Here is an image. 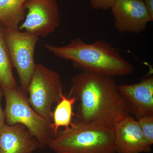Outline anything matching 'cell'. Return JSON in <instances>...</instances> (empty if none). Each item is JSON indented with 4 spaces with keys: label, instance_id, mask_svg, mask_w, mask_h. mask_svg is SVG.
Returning a JSON list of instances; mask_svg holds the SVG:
<instances>
[{
    "label": "cell",
    "instance_id": "6da1fadb",
    "mask_svg": "<svg viewBox=\"0 0 153 153\" xmlns=\"http://www.w3.org/2000/svg\"><path fill=\"white\" fill-rule=\"evenodd\" d=\"M68 96L79 101L74 120L113 127L131 115L113 77L82 71L71 78Z\"/></svg>",
    "mask_w": 153,
    "mask_h": 153
},
{
    "label": "cell",
    "instance_id": "7a4b0ae2",
    "mask_svg": "<svg viewBox=\"0 0 153 153\" xmlns=\"http://www.w3.org/2000/svg\"><path fill=\"white\" fill-rule=\"evenodd\" d=\"M44 47L56 57L71 61L75 68L82 71L113 78L128 76L134 72L131 63L116 48L103 40L88 44L76 38L65 46L46 44Z\"/></svg>",
    "mask_w": 153,
    "mask_h": 153
},
{
    "label": "cell",
    "instance_id": "3957f363",
    "mask_svg": "<svg viewBox=\"0 0 153 153\" xmlns=\"http://www.w3.org/2000/svg\"><path fill=\"white\" fill-rule=\"evenodd\" d=\"M48 146L56 153H117L113 127L75 120L58 131Z\"/></svg>",
    "mask_w": 153,
    "mask_h": 153
},
{
    "label": "cell",
    "instance_id": "277c9868",
    "mask_svg": "<svg viewBox=\"0 0 153 153\" xmlns=\"http://www.w3.org/2000/svg\"><path fill=\"white\" fill-rule=\"evenodd\" d=\"M5 123L8 125L20 123L25 126L38 141L40 149L48 146L54 137L52 123L48 121L33 109L20 86L4 89Z\"/></svg>",
    "mask_w": 153,
    "mask_h": 153
},
{
    "label": "cell",
    "instance_id": "5b68a950",
    "mask_svg": "<svg viewBox=\"0 0 153 153\" xmlns=\"http://www.w3.org/2000/svg\"><path fill=\"white\" fill-rule=\"evenodd\" d=\"M60 75L43 64H36L28 85V101L37 113L52 123V107L59 102L63 95Z\"/></svg>",
    "mask_w": 153,
    "mask_h": 153
},
{
    "label": "cell",
    "instance_id": "8992f818",
    "mask_svg": "<svg viewBox=\"0 0 153 153\" xmlns=\"http://www.w3.org/2000/svg\"><path fill=\"white\" fill-rule=\"evenodd\" d=\"M4 33L12 66L19 76L20 87L27 95V89L36 68L34 55L39 37L18 28L4 27Z\"/></svg>",
    "mask_w": 153,
    "mask_h": 153
},
{
    "label": "cell",
    "instance_id": "52a82bcc",
    "mask_svg": "<svg viewBox=\"0 0 153 153\" xmlns=\"http://www.w3.org/2000/svg\"><path fill=\"white\" fill-rule=\"evenodd\" d=\"M24 22L18 29L45 38L55 32L60 24L57 0H27Z\"/></svg>",
    "mask_w": 153,
    "mask_h": 153
},
{
    "label": "cell",
    "instance_id": "ba28073f",
    "mask_svg": "<svg viewBox=\"0 0 153 153\" xmlns=\"http://www.w3.org/2000/svg\"><path fill=\"white\" fill-rule=\"evenodd\" d=\"M110 9L115 28L120 33L138 34L153 21L143 0H116Z\"/></svg>",
    "mask_w": 153,
    "mask_h": 153
},
{
    "label": "cell",
    "instance_id": "9c48e42d",
    "mask_svg": "<svg viewBox=\"0 0 153 153\" xmlns=\"http://www.w3.org/2000/svg\"><path fill=\"white\" fill-rule=\"evenodd\" d=\"M118 89L130 114L136 120L146 116L153 115V77L143 78L133 84L117 85Z\"/></svg>",
    "mask_w": 153,
    "mask_h": 153
},
{
    "label": "cell",
    "instance_id": "30bf717a",
    "mask_svg": "<svg viewBox=\"0 0 153 153\" xmlns=\"http://www.w3.org/2000/svg\"><path fill=\"white\" fill-rule=\"evenodd\" d=\"M117 153H149L152 146L143 135L137 121L131 115L113 127Z\"/></svg>",
    "mask_w": 153,
    "mask_h": 153
},
{
    "label": "cell",
    "instance_id": "8fae6325",
    "mask_svg": "<svg viewBox=\"0 0 153 153\" xmlns=\"http://www.w3.org/2000/svg\"><path fill=\"white\" fill-rule=\"evenodd\" d=\"M40 145L27 128L20 123L0 128V153H32Z\"/></svg>",
    "mask_w": 153,
    "mask_h": 153
},
{
    "label": "cell",
    "instance_id": "7c38bea8",
    "mask_svg": "<svg viewBox=\"0 0 153 153\" xmlns=\"http://www.w3.org/2000/svg\"><path fill=\"white\" fill-rule=\"evenodd\" d=\"M27 0H0V23L4 27L18 29L26 16Z\"/></svg>",
    "mask_w": 153,
    "mask_h": 153
},
{
    "label": "cell",
    "instance_id": "4fadbf2b",
    "mask_svg": "<svg viewBox=\"0 0 153 153\" xmlns=\"http://www.w3.org/2000/svg\"><path fill=\"white\" fill-rule=\"evenodd\" d=\"M4 26L0 23V86L12 89L18 86L13 73V67L5 39Z\"/></svg>",
    "mask_w": 153,
    "mask_h": 153
},
{
    "label": "cell",
    "instance_id": "5bb4252c",
    "mask_svg": "<svg viewBox=\"0 0 153 153\" xmlns=\"http://www.w3.org/2000/svg\"><path fill=\"white\" fill-rule=\"evenodd\" d=\"M77 100L72 96L66 97L63 94L53 112V125L54 137L61 127L67 128L72 123V117L74 115L73 106ZM53 137V138H54Z\"/></svg>",
    "mask_w": 153,
    "mask_h": 153
},
{
    "label": "cell",
    "instance_id": "9a60e30c",
    "mask_svg": "<svg viewBox=\"0 0 153 153\" xmlns=\"http://www.w3.org/2000/svg\"><path fill=\"white\" fill-rule=\"evenodd\" d=\"M143 135L151 146L153 144V115L146 116L137 120Z\"/></svg>",
    "mask_w": 153,
    "mask_h": 153
},
{
    "label": "cell",
    "instance_id": "2e32d148",
    "mask_svg": "<svg viewBox=\"0 0 153 153\" xmlns=\"http://www.w3.org/2000/svg\"><path fill=\"white\" fill-rule=\"evenodd\" d=\"M116 0H90L91 7L94 10H107L111 8Z\"/></svg>",
    "mask_w": 153,
    "mask_h": 153
},
{
    "label": "cell",
    "instance_id": "e0dca14e",
    "mask_svg": "<svg viewBox=\"0 0 153 153\" xmlns=\"http://www.w3.org/2000/svg\"><path fill=\"white\" fill-rule=\"evenodd\" d=\"M4 91L0 86V128L5 124V116L4 111L2 108L1 101L4 96Z\"/></svg>",
    "mask_w": 153,
    "mask_h": 153
},
{
    "label": "cell",
    "instance_id": "ac0fdd59",
    "mask_svg": "<svg viewBox=\"0 0 153 153\" xmlns=\"http://www.w3.org/2000/svg\"><path fill=\"white\" fill-rule=\"evenodd\" d=\"M147 10L153 19V0H143Z\"/></svg>",
    "mask_w": 153,
    "mask_h": 153
}]
</instances>
